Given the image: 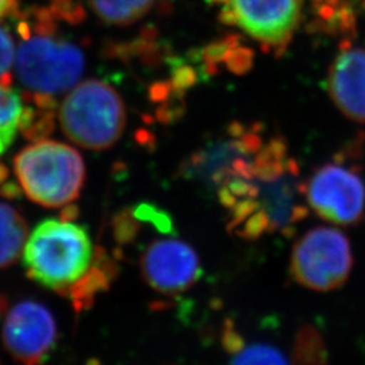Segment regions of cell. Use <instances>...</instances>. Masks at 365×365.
Masks as SVG:
<instances>
[{"instance_id": "6da1fadb", "label": "cell", "mask_w": 365, "mask_h": 365, "mask_svg": "<svg viewBox=\"0 0 365 365\" xmlns=\"http://www.w3.org/2000/svg\"><path fill=\"white\" fill-rule=\"evenodd\" d=\"M217 192L229 233L247 241L289 235L310 212L299 163L280 137L264 141Z\"/></svg>"}, {"instance_id": "7a4b0ae2", "label": "cell", "mask_w": 365, "mask_h": 365, "mask_svg": "<svg viewBox=\"0 0 365 365\" xmlns=\"http://www.w3.org/2000/svg\"><path fill=\"white\" fill-rule=\"evenodd\" d=\"M22 42L16 53L15 71L19 81L31 93L37 108L51 110L53 96L78 84L84 71V53L69 38L56 33L52 13L46 9L36 22L21 24Z\"/></svg>"}, {"instance_id": "3957f363", "label": "cell", "mask_w": 365, "mask_h": 365, "mask_svg": "<svg viewBox=\"0 0 365 365\" xmlns=\"http://www.w3.org/2000/svg\"><path fill=\"white\" fill-rule=\"evenodd\" d=\"M95 252L83 226L64 217L49 218L27 238L24 264L31 280L66 297L90 271Z\"/></svg>"}, {"instance_id": "277c9868", "label": "cell", "mask_w": 365, "mask_h": 365, "mask_svg": "<svg viewBox=\"0 0 365 365\" xmlns=\"http://www.w3.org/2000/svg\"><path fill=\"white\" fill-rule=\"evenodd\" d=\"M21 190L39 206H71L83 190L84 161L69 145L42 140L24 148L14 160Z\"/></svg>"}, {"instance_id": "5b68a950", "label": "cell", "mask_w": 365, "mask_h": 365, "mask_svg": "<svg viewBox=\"0 0 365 365\" xmlns=\"http://www.w3.org/2000/svg\"><path fill=\"white\" fill-rule=\"evenodd\" d=\"M60 123L75 144L105 150L120 138L126 125V110L114 87L101 80L76 84L60 108Z\"/></svg>"}, {"instance_id": "8992f818", "label": "cell", "mask_w": 365, "mask_h": 365, "mask_svg": "<svg viewBox=\"0 0 365 365\" xmlns=\"http://www.w3.org/2000/svg\"><path fill=\"white\" fill-rule=\"evenodd\" d=\"M353 268L351 241L337 227L315 226L295 241L289 272L302 287L330 292L342 287Z\"/></svg>"}, {"instance_id": "52a82bcc", "label": "cell", "mask_w": 365, "mask_h": 365, "mask_svg": "<svg viewBox=\"0 0 365 365\" xmlns=\"http://www.w3.org/2000/svg\"><path fill=\"white\" fill-rule=\"evenodd\" d=\"M222 22L256 41L264 52L286 53L300 26V0H212Z\"/></svg>"}, {"instance_id": "ba28073f", "label": "cell", "mask_w": 365, "mask_h": 365, "mask_svg": "<svg viewBox=\"0 0 365 365\" xmlns=\"http://www.w3.org/2000/svg\"><path fill=\"white\" fill-rule=\"evenodd\" d=\"M310 210L337 226H356L364 221L365 182L357 165L336 157L314 170L306 180Z\"/></svg>"}, {"instance_id": "9c48e42d", "label": "cell", "mask_w": 365, "mask_h": 365, "mask_svg": "<svg viewBox=\"0 0 365 365\" xmlns=\"http://www.w3.org/2000/svg\"><path fill=\"white\" fill-rule=\"evenodd\" d=\"M264 144L259 125L233 123L182 164L184 179L220 190Z\"/></svg>"}, {"instance_id": "30bf717a", "label": "cell", "mask_w": 365, "mask_h": 365, "mask_svg": "<svg viewBox=\"0 0 365 365\" xmlns=\"http://www.w3.org/2000/svg\"><path fill=\"white\" fill-rule=\"evenodd\" d=\"M3 344L21 365H41L57 339L53 314L34 300H22L11 307L3 325Z\"/></svg>"}, {"instance_id": "8fae6325", "label": "cell", "mask_w": 365, "mask_h": 365, "mask_svg": "<svg viewBox=\"0 0 365 365\" xmlns=\"http://www.w3.org/2000/svg\"><path fill=\"white\" fill-rule=\"evenodd\" d=\"M145 283L163 295H178L192 287L202 274L195 249L175 237L155 240L140 259Z\"/></svg>"}, {"instance_id": "7c38bea8", "label": "cell", "mask_w": 365, "mask_h": 365, "mask_svg": "<svg viewBox=\"0 0 365 365\" xmlns=\"http://www.w3.org/2000/svg\"><path fill=\"white\" fill-rule=\"evenodd\" d=\"M327 88L345 117L365 123V46L345 45L339 51L329 71Z\"/></svg>"}, {"instance_id": "4fadbf2b", "label": "cell", "mask_w": 365, "mask_h": 365, "mask_svg": "<svg viewBox=\"0 0 365 365\" xmlns=\"http://www.w3.org/2000/svg\"><path fill=\"white\" fill-rule=\"evenodd\" d=\"M117 276V262L113 260L105 249L96 247L95 260L90 271L76 286L66 292L64 298L71 300L76 313L90 309L95 298L111 286Z\"/></svg>"}, {"instance_id": "5bb4252c", "label": "cell", "mask_w": 365, "mask_h": 365, "mask_svg": "<svg viewBox=\"0 0 365 365\" xmlns=\"http://www.w3.org/2000/svg\"><path fill=\"white\" fill-rule=\"evenodd\" d=\"M29 227L18 210L0 203V268L11 267L24 253Z\"/></svg>"}, {"instance_id": "9a60e30c", "label": "cell", "mask_w": 365, "mask_h": 365, "mask_svg": "<svg viewBox=\"0 0 365 365\" xmlns=\"http://www.w3.org/2000/svg\"><path fill=\"white\" fill-rule=\"evenodd\" d=\"M27 108L22 96L9 84H0V156L13 145L24 128Z\"/></svg>"}, {"instance_id": "2e32d148", "label": "cell", "mask_w": 365, "mask_h": 365, "mask_svg": "<svg viewBox=\"0 0 365 365\" xmlns=\"http://www.w3.org/2000/svg\"><path fill=\"white\" fill-rule=\"evenodd\" d=\"M90 6L108 25L126 26L140 21L156 0H88Z\"/></svg>"}, {"instance_id": "e0dca14e", "label": "cell", "mask_w": 365, "mask_h": 365, "mask_svg": "<svg viewBox=\"0 0 365 365\" xmlns=\"http://www.w3.org/2000/svg\"><path fill=\"white\" fill-rule=\"evenodd\" d=\"M235 353L230 365H289L284 353L268 344L244 342L233 349Z\"/></svg>"}, {"instance_id": "ac0fdd59", "label": "cell", "mask_w": 365, "mask_h": 365, "mask_svg": "<svg viewBox=\"0 0 365 365\" xmlns=\"http://www.w3.org/2000/svg\"><path fill=\"white\" fill-rule=\"evenodd\" d=\"M15 58V46L10 30L0 25V84L10 83V72Z\"/></svg>"}, {"instance_id": "d6986e66", "label": "cell", "mask_w": 365, "mask_h": 365, "mask_svg": "<svg viewBox=\"0 0 365 365\" xmlns=\"http://www.w3.org/2000/svg\"><path fill=\"white\" fill-rule=\"evenodd\" d=\"M16 4H18V0H0V19L14 13V10L16 9Z\"/></svg>"}, {"instance_id": "ffe728a7", "label": "cell", "mask_w": 365, "mask_h": 365, "mask_svg": "<svg viewBox=\"0 0 365 365\" xmlns=\"http://www.w3.org/2000/svg\"><path fill=\"white\" fill-rule=\"evenodd\" d=\"M9 170L7 168L3 165V164H0V190L6 185V184H9Z\"/></svg>"}, {"instance_id": "44dd1931", "label": "cell", "mask_w": 365, "mask_h": 365, "mask_svg": "<svg viewBox=\"0 0 365 365\" xmlns=\"http://www.w3.org/2000/svg\"><path fill=\"white\" fill-rule=\"evenodd\" d=\"M364 1H365V0H364Z\"/></svg>"}]
</instances>
